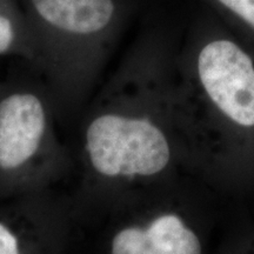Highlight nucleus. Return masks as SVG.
<instances>
[{"label": "nucleus", "instance_id": "nucleus-4", "mask_svg": "<svg viewBox=\"0 0 254 254\" xmlns=\"http://www.w3.org/2000/svg\"><path fill=\"white\" fill-rule=\"evenodd\" d=\"M158 185L72 201L73 214L99 231L106 254H202L201 239L187 219L157 201Z\"/></svg>", "mask_w": 254, "mask_h": 254}, {"label": "nucleus", "instance_id": "nucleus-6", "mask_svg": "<svg viewBox=\"0 0 254 254\" xmlns=\"http://www.w3.org/2000/svg\"><path fill=\"white\" fill-rule=\"evenodd\" d=\"M196 77L211 103L232 122L254 126V65L230 40L209 41L196 57Z\"/></svg>", "mask_w": 254, "mask_h": 254}, {"label": "nucleus", "instance_id": "nucleus-1", "mask_svg": "<svg viewBox=\"0 0 254 254\" xmlns=\"http://www.w3.org/2000/svg\"><path fill=\"white\" fill-rule=\"evenodd\" d=\"M145 46L129 50L77 119L74 204L158 185L177 157L168 103Z\"/></svg>", "mask_w": 254, "mask_h": 254}, {"label": "nucleus", "instance_id": "nucleus-2", "mask_svg": "<svg viewBox=\"0 0 254 254\" xmlns=\"http://www.w3.org/2000/svg\"><path fill=\"white\" fill-rule=\"evenodd\" d=\"M36 64L62 125L90 99L119 31L116 0H26Z\"/></svg>", "mask_w": 254, "mask_h": 254}, {"label": "nucleus", "instance_id": "nucleus-3", "mask_svg": "<svg viewBox=\"0 0 254 254\" xmlns=\"http://www.w3.org/2000/svg\"><path fill=\"white\" fill-rule=\"evenodd\" d=\"M57 107L44 82L0 84V199L60 189L74 174Z\"/></svg>", "mask_w": 254, "mask_h": 254}, {"label": "nucleus", "instance_id": "nucleus-5", "mask_svg": "<svg viewBox=\"0 0 254 254\" xmlns=\"http://www.w3.org/2000/svg\"><path fill=\"white\" fill-rule=\"evenodd\" d=\"M73 205L62 189L0 199V254L53 250L71 238Z\"/></svg>", "mask_w": 254, "mask_h": 254}, {"label": "nucleus", "instance_id": "nucleus-7", "mask_svg": "<svg viewBox=\"0 0 254 254\" xmlns=\"http://www.w3.org/2000/svg\"><path fill=\"white\" fill-rule=\"evenodd\" d=\"M17 56L32 67L36 64V50L27 21L18 17L8 0H0V57Z\"/></svg>", "mask_w": 254, "mask_h": 254}, {"label": "nucleus", "instance_id": "nucleus-8", "mask_svg": "<svg viewBox=\"0 0 254 254\" xmlns=\"http://www.w3.org/2000/svg\"><path fill=\"white\" fill-rule=\"evenodd\" d=\"M254 28V0H218Z\"/></svg>", "mask_w": 254, "mask_h": 254}]
</instances>
